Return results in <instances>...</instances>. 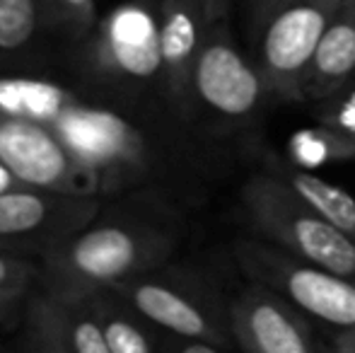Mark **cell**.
I'll return each instance as SVG.
<instances>
[{"mask_svg":"<svg viewBox=\"0 0 355 353\" xmlns=\"http://www.w3.org/2000/svg\"><path fill=\"white\" fill-rule=\"evenodd\" d=\"M0 109L46 123L89 170L102 198L157 191L189 208L220 175L213 141L182 121L162 97H138L80 80L0 76Z\"/></svg>","mask_w":355,"mask_h":353,"instance_id":"cell-1","label":"cell"},{"mask_svg":"<svg viewBox=\"0 0 355 353\" xmlns=\"http://www.w3.org/2000/svg\"><path fill=\"white\" fill-rule=\"evenodd\" d=\"M184 213L187 208L157 191L104 198L87 225L42 259L39 286L85 295L167 264L184 242Z\"/></svg>","mask_w":355,"mask_h":353,"instance_id":"cell-2","label":"cell"},{"mask_svg":"<svg viewBox=\"0 0 355 353\" xmlns=\"http://www.w3.org/2000/svg\"><path fill=\"white\" fill-rule=\"evenodd\" d=\"M80 80L138 97H162L159 0H126L97 19L80 39Z\"/></svg>","mask_w":355,"mask_h":353,"instance_id":"cell-3","label":"cell"},{"mask_svg":"<svg viewBox=\"0 0 355 353\" xmlns=\"http://www.w3.org/2000/svg\"><path fill=\"white\" fill-rule=\"evenodd\" d=\"M109 288L174 339L206 341L220 353L237 349L230 327V298L196 268L167 261Z\"/></svg>","mask_w":355,"mask_h":353,"instance_id":"cell-4","label":"cell"},{"mask_svg":"<svg viewBox=\"0 0 355 353\" xmlns=\"http://www.w3.org/2000/svg\"><path fill=\"white\" fill-rule=\"evenodd\" d=\"M239 208L252 235L355 278V240L319 216L268 167L247 177L239 189Z\"/></svg>","mask_w":355,"mask_h":353,"instance_id":"cell-5","label":"cell"},{"mask_svg":"<svg viewBox=\"0 0 355 353\" xmlns=\"http://www.w3.org/2000/svg\"><path fill=\"white\" fill-rule=\"evenodd\" d=\"M230 252L244 278L281 293L319 332H329L334 339L355 329V278L329 271L257 235L237 237Z\"/></svg>","mask_w":355,"mask_h":353,"instance_id":"cell-6","label":"cell"},{"mask_svg":"<svg viewBox=\"0 0 355 353\" xmlns=\"http://www.w3.org/2000/svg\"><path fill=\"white\" fill-rule=\"evenodd\" d=\"M193 121L211 138L242 131L254 121L268 87L257 63L234 42L227 19L208 24L193 66Z\"/></svg>","mask_w":355,"mask_h":353,"instance_id":"cell-7","label":"cell"},{"mask_svg":"<svg viewBox=\"0 0 355 353\" xmlns=\"http://www.w3.org/2000/svg\"><path fill=\"white\" fill-rule=\"evenodd\" d=\"M346 0H268L252 22V61L268 94L302 102V80L322 34Z\"/></svg>","mask_w":355,"mask_h":353,"instance_id":"cell-8","label":"cell"},{"mask_svg":"<svg viewBox=\"0 0 355 353\" xmlns=\"http://www.w3.org/2000/svg\"><path fill=\"white\" fill-rule=\"evenodd\" d=\"M104 198L75 196L34 187H15L0 193V247L39 261L87 225Z\"/></svg>","mask_w":355,"mask_h":353,"instance_id":"cell-9","label":"cell"},{"mask_svg":"<svg viewBox=\"0 0 355 353\" xmlns=\"http://www.w3.org/2000/svg\"><path fill=\"white\" fill-rule=\"evenodd\" d=\"M0 160L22 187L99 196V184L85 170L63 141L37 119L0 109Z\"/></svg>","mask_w":355,"mask_h":353,"instance_id":"cell-10","label":"cell"},{"mask_svg":"<svg viewBox=\"0 0 355 353\" xmlns=\"http://www.w3.org/2000/svg\"><path fill=\"white\" fill-rule=\"evenodd\" d=\"M230 327L237 349L247 353H317L331 351L319 327L281 293L249 281L230 298Z\"/></svg>","mask_w":355,"mask_h":353,"instance_id":"cell-11","label":"cell"},{"mask_svg":"<svg viewBox=\"0 0 355 353\" xmlns=\"http://www.w3.org/2000/svg\"><path fill=\"white\" fill-rule=\"evenodd\" d=\"M22 349L34 353H112L85 295L37 286L22 307Z\"/></svg>","mask_w":355,"mask_h":353,"instance_id":"cell-12","label":"cell"},{"mask_svg":"<svg viewBox=\"0 0 355 353\" xmlns=\"http://www.w3.org/2000/svg\"><path fill=\"white\" fill-rule=\"evenodd\" d=\"M208 24L211 19L206 17V10L198 0H159L162 94L172 112L193 128L198 126L193 121L191 80Z\"/></svg>","mask_w":355,"mask_h":353,"instance_id":"cell-13","label":"cell"},{"mask_svg":"<svg viewBox=\"0 0 355 353\" xmlns=\"http://www.w3.org/2000/svg\"><path fill=\"white\" fill-rule=\"evenodd\" d=\"M355 78V0H346L322 34L302 80V102H324Z\"/></svg>","mask_w":355,"mask_h":353,"instance_id":"cell-14","label":"cell"},{"mask_svg":"<svg viewBox=\"0 0 355 353\" xmlns=\"http://www.w3.org/2000/svg\"><path fill=\"white\" fill-rule=\"evenodd\" d=\"M94 317H97L102 334L112 353H157L172 351L174 336L145 320L141 312L114 288L85 293Z\"/></svg>","mask_w":355,"mask_h":353,"instance_id":"cell-15","label":"cell"},{"mask_svg":"<svg viewBox=\"0 0 355 353\" xmlns=\"http://www.w3.org/2000/svg\"><path fill=\"white\" fill-rule=\"evenodd\" d=\"M266 167L283 179L295 193H300L302 201H307L314 211L329 223L346 232L351 240H355V196L348 193L346 189L336 187V184L327 182L324 177L309 172L307 167L297 165V162H285L278 157H271Z\"/></svg>","mask_w":355,"mask_h":353,"instance_id":"cell-16","label":"cell"},{"mask_svg":"<svg viewBox=\"0 0 355 353\" xmlns=\"http://www.w3.org/2000/svg\"><path fill=\"white\" fill-rule=\"evenodd\" d=\"M49 32L42 0H0V58L32 51Z\"/></svg>","mask_w":355,"mask_h":353,"instance_id":"cell-17","label":"cell"},{"mask_svg":"<svg viewBox=\"0 0 355 353\" xmlns=\"http://www.w3.org/2000/svg\"><path fill=\"white\" fill-rule=\"evenodd\" d=\"M290 150L297 165H317V162H343L355 157V138L327 123H319L307 131L293 136Z\"/></svg>","mask_w":355,"mask_h":353,"instance_id":"cell-18","label":"cell"},{"mask_svg":"<svg viewBox=\"0 0 355 353\" xmlns=\"http://www.w3.org/2000/svg\"><path fill=\"white\" fill-rule=\"evenodd\" d=\"M49 32L78 44L97 24V0H42Z\"/></svg>","mask_w":355,"mask_h":353,"instance_id":"cell-19","label":"cell"},{"mask_svg":"<svg viewBox=\"0 0 355 353\" xmlns=\"http://www.w3.org/2000/svg\"><path fill=\"white\" fill-rule=\"evenodd\" d=\"M42 281V261L0 247V293H32Z\"/></svg>","mask_w":355,"mask_h":353,"instance_id":"cell-20","label":"cell"},{"mask_svg":"<svg viewBox=\"0 0 355 353\" xmlns=\"http://www.w3.org/2000/svg\"><path fill=\"white\" fill-rule=\"evenodd\" d=\"M322 114H319V123H327L346 136L355 138V78L348 85H343L338 92L319 102Z\"/></svg>","mask_w":355,"mask_h":353,"instance_id":"cell-21","label":"cell"},{"mask_svg":"<svg viewBox=\"0 0 355 353\" xmlns=\"http://www.w3.org/2000/svg\"><path fill=\"white\" fill-rule=\"evenodd\" d=\"M27 295H22V293H0V325H10L22 315Z\"/></svg>","mask_w":355,"mask_h":353,"instance_id":"cell-22","label":"cell"},{"mask_svg":"<svg viewBox=\"0 0 355 353\" xmlns=\"http://www.w3.org/2000/svg\"><path fill=\"white\" fill-rule=\"evenodd\" d=\"M206 10V17L215 22V19H227L230 8H232V0H198Z\"/></svg>","mask_w":355,"mask_h":353,"instance_id":"cell-23","label":"cell"},{"mask_svg":"<svg viewBox=\"0 0 355 353\" xmlns=\"http://www.w3.org/2000/svg\"><path fill=\"white\" fill-rule=\"evenodd\" d=\"M329 346H331L334 351H341V353H355V329L346 332V334L334 336Z\"/></svg>","mask_w":355,"mask_h":353,"instance_id":"cell-24","label":"cell"},{"mask_svg":"<svg viewBox=\"0 0 355 353\" xmlns=\"http://www.w3.org/2000/svg\"><path fill=\"white\" fill-rule=\"evenodd\" d=\"M15 187H22V184H19V179L8 170V165L0 160V193L10 191V189H15Z\"/></svg>","mask_w":355,"mask_h":353,"instance_id":"cell-25","label":"cell"},{"mask_svg":"<svg viewBox=\"0 0 355 353\" xmlns=\"http://www.w3.org/2000/svg\"><path fill=\"white\" fill-rule=\"evenodd\" d=\"M266 3H268V0H247V12H249V19H252L254 15H257L259 10H261Z\"/></svg>","mask_w":355,"mask_h":353,"instance_id":"cell-26","label":"cell"}]
</instances>
